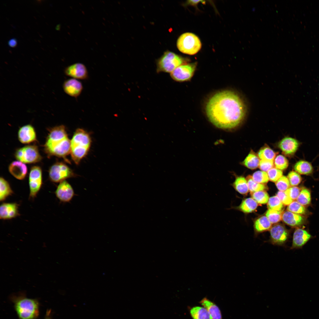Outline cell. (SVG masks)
Returning <instances> with one entry per match:
<instances>
[{
    "label": "cell",
    "mask_w": 319,
    "mask_h": 319,
    "mask_svg": "<svg viewBox=\"0 0 319 319\" xmlns=\"http://www.w3.org/2000/svg\"><path fill=\"white\" fill-rule=\"evenodd\" d=\"M311 236L306 230L297 228L294 231L291 249L302 248L311 238Z\"/></svg>",
    "instance_id": "cell-15"
},
{
    "label": "cell",
    "mask_w": 319,
    "mask_h": 319,
    "mask_svg": "<svg viewBox=\"0 0 319 319\" xmlns=\"http://www.w3.org/2000/svg\"><path fill=\"white\" fill-rule=\"evenodd\" d=\"M258 203L252 198L245 199L242 202L238 208L245 213H249L254 211L258 206Z\"/></svg>",
    "instance_id": "cell-28"
},
{
    "label": "cell",
    "mask_w": 319,
    "mask_h": 319,
    "mask_svg": "<svg viewBox=\"0 0 319 319\" xmlns=\"http://www.w3.org/2000/svg\"><path fill=\"white\" fill-rule=\"evenodd\" d=\"M18 137L20 141L23 144H29L35 141L36 136L34 128L29 124L22 127L19 130Z\"/></svg>",
    "instance_id": "cell-18"
},
{
    "label": "cell",
    "mask_w": 319,
    "mask_h": 319,
    "mask_svg": "<svg viewBox=\"0 0 319 319\" xmlns=\"http://www.w3.org/2000/svg\"><path fill=\"white\" fill-rule=\"evenodd\" d=\"M19 205L16 203H3L0 207V218L4 220L15 218L19 214Z\"/></svg>",
    "instance_id": "cell-16"
},
{
    "label": "cell",
    "mask_w": 319,
    "mask_h": 319,
    "mask_svg": "<svg viewBox=\"0 0 319 319\" xmlns=\"http://www.w3.org/2000/svg\"><path fill=\"white\" fill-rule=\"evenodd\" d=\"M30 190L29 197L34 198L40 191L42 184V174L41 168L38 166L32 167L29 178Z\"/></svg>",
    "instance_id": "cell-8"
},
{
    "label": "cell",
    "mask_w": 319,
    "mask_h": 319,
    "mask_svg": "<svg viewBox=\"0 0 319 319\" xmlns=\"http://www.w3.org/2000/svg\"><path fill=\"white\" fill-rule=\"evenodd\" d=\"M260 161L258 156L251 150L242 163L246 167L253 170L259 166Z\"/></svg>",
    "instance_id": "cell-25"
},
{
    "label": "cell",
    "mask_w": 319,
    "mask_h": 319,
    "mask_svg": "<svg viewBox=\"0 0 319 319\" xmlns=\"http://www.w3.org/2000/svg\"><path fill=\"white\" fill-rule=\"evenodd\" d=\"M177 46L181 52L190 55L197 53L201 48V43L198 37L189 32L183 33L178 38Z\"/></svg>",
    "instance_id": "cell-4"
},
{
    "label": "cell",
    "mask_w": 319,
    "mask_h": 319,
    "mask_svg": "<svg viewBox=\"0 0 319 319\" xmlns=\"http://www.w3.org/2000/svg\"><path fill=\"white\" fill-rule=\"evenodd\" d=\"M287 211L299 214L305 213L306 210L304 206L297 201H293L287 207Z\"/></svg>",
    "instance_id": "cell-36"
},
{
    "label": "cell",
    "mask_w": 319,
    "mask_h": 319,
    "mask_svg": "<svg viewBox=\"0 0 319 319\" xmlns=\"http://www.w3.org/2000/svg\"><path fill=\"white\" fill-rule=\"evenodd\" d=\"M206 115L217 128L230 129L238 126L244 119L246 108L240 97L233 91L218 92L211 97L206 105Z\"/></svg>",
    "instance_id": "cell-1"
},
{
    "label": "cell",
    "mask_w": 319,
    "mask_h": 319,
    "mask_svg": "<svg viewBox=\"0 0 319 319\" xmlns=\"http://www.w3.org/2000/svg\"><path fill=\"white\" fill-rule=\"evenodd\" d=\"M311 195L309 191L306 188L302 189L296 200L297 201L305 206L309 204L311 201Z\"/></svg>",
    "instance_id": "cell-32"
},
{
    "label": "cell",
    "mask_w": 319,
    "mask_h": 319,
    "mask_svg": "<svg viewBox=\"0 0 319 319\" xmlns=\"http://www.w3.org/2000/svg\"><path fill=\"white\" fill-rule=\"evenodd\" d=\"M276 196L284 205H288L293 201V200L286 193L285 191H279L277 192Z\"/></svg>",
    "instance_id": "cell-43"
},
{
    "label": "cell",
    "mask_w": 319,
    "mask_h": 319,
    "mask_svg": "<svg viewBox=\"0 0 319 319\" xmlns=\"http://www.w3.org/2000/svg\"><path fill=\"white\" fill-rule=\"evenodd\" d=\"M190 313L193 319H212L208 311L203 306L193 307L190 310Z\"/></svg>",
    "instance_id": "cell-22"
},
{
    "label": "cell",
    "mask_w": 319,
    "mask_h": 319,
    "mask_svg": "<svg viewBox=\"0 0 319 319\" xmlns=\"http://www.w3.org/2000/svg\"><path fill=\"white\" fill-rule=\"evenodd\" d=\"M301 191L299 188L294 186L289 187L285 191V192L292 200H294L297 198Z\"/></svg>",
    "instance_id": "cell-42"
},
{
    "label": "cell",
    "mask_w": 319,
    "mask_h": 319,
    "mask_svg": "<svg viewBox=\"0 0 319 319\" xmlns=\"http://www.w3.org/2000/svg\"><path fill=\"white\" fill-rule=\"evenodd\" d=\"M89 148L75 146L71 147V155L72 158L76 164H78L81 159L87 154Z\"/></svg>",
    "instance_id": "cell-23"
},
{
    "label": "cell",
    "mask_w": 319,
    "mask_h": 319,
    "mask_svg": "<svg viewBox=\"0 0 319 319\" xmlns=\"http://www.w3.org/2000/svg\"><path fill=\"white\" fill-rule=\"evenodd\" d=\"M274 163L276 168L281 170L286 169L289 165L287 159L281 155H278L275 158Z\"/></svg>",
    "instance_id": "cell-37"
},
{
    "label": "cell",
    "mask_w": 319,
    "mask_h": 319,
    "mask_svg": "<svg viewBox=\"0 0 319 319\" xmlns=\"http://www.w3.org/2000/svg\"><path fill=\"white\" fill-rule=\"evenodd\" d=\"M9 183L3 177L0 178V201H3L13 193Z\"/></svg>",
    "instance_id": "cell-30"
},
{
    "label": "cell",
    "mask_w": 319,
    "mask_h": 319,
    "mask_svg": "<svg viewBox=\"0 0 319 319\" xmlns=\"http://www.w3.org/2000/svg\"><path fill=\"white\" fill-rule=\"evenodd\" d=\"M267 206L269 209L281 211L283 208V204L276 196L269 198Z\"/></svg>",
    "instance_id": "cell-34"
},
{
    "label": "cell",
    "mask_w": 319,
    "mask_h": 319,
    "mask_svg": "<svg viewBox=\"0 0 319 319\" xmlns=\"http://www.w3.org/2000/svg\"><path fill=\"white\" fill-rule=\"evenodd\" d=\"M282 220L285 224L292 227L301 225L305 222V218L302 215L287 211L282 213Z\"/></svg>",
    "instance_id": "cell-20"
},
{
    "label": "cell",
    "mask_w": 319,
    "mask_h": 319,
    "mask_svg": "<svg viewBox=\"0 0 319 319\" xmlns=\"http://www.w3.org/2000/svg\"><path fill=\"white\" fill-rule=\"evenodd\" d=\"M196 66V62L181 65L170 73L171 77L174 80L177 82L188 81L193 77Z\"/></svg>",
    "instance_id": "cell-9"
},
{
    "label": "cell",
    "mask_w": 319,
    "mask_h": 319,
    "mask_svg": "<svg viewBox=\"0 0 319 319\" xmlns=\"http://www.w3.org/2000/svg\"><path fill=\"white\" fill-rule=\"evenodd\" d=\"M271 224L266 216H262L255 222L254 226L255 231L257 233H260L268 230L271 227Z\"/></svg>",
    "instance_id": "cell-26"
},
{
    "label": "cell",
    "mask_w": 319,
    "mask_h": 319,
    "mask_svg": "<svg viewBox=\"0 0 319 319\" xmlns=\"http://www.w3.org/2000/svg\"><path fill=\"white\" fill-rule=\"evenodd\" d=\"M287 178L290 185L292 186L298 185L302 180L301 177L299 174L294 171H291L289 173Z\"/></svg>",
    "instance_id": "cell-39"
},
{
    "label": "cell",
    "mask_w": 319,
    "mask_h": 319,
    "mask_svg": "<svg viewBox=\"0 0 319 319\" xmlns=\"http://www.w3.org/2000/svg\"><path fill=\"white\" fill-rule=\"evenodd\" d=\"M269 146L265 145L258 152V156L260 160L273 161L277 154Z\"/></svg>",
    "instance_id": "cell-29"
},
{
    "label": "cell",
    "mask_w": 319,
    "mask_h": 319,
    "mask_svg": "<svg viewBox=\"0 0 319 319\" xmlns=\"http://www.w3.org/2000/svg\"><path fill=\"white\" fill-rule=\"evenodd\" d=\"M16 158L25 163L36 162L41 159V157L36 146L28 145L18 149L15 153Z\"/></svg>",
    "instance_id": "cell-7"
},
{
    "label": "cell",
    "mask_w": 319,
    "mask_h": 319,
    "mask_svg": "<svg viewBox=\"0 0 319 319\" xmlns=\"http://www.w3.org/2000/svg\"><path fill=\"white\" fill-rule=\"evenodd\" d=\"M267 173L269 180L273 182L277 181L283 175L281 170L274 167L268 171Z\"/></svg>",
    "instance_id": "cell-41"
},
{
    "label": "cell",
    "mask_w": 319,
    "mask_h": 319,
    "mask_svg": "<svg viewBox=\"0 0 319 319\" xmlns=\"http://www.w3.org/2000/svg\"><path fill=\"white\" fill-rule=\"evenodd\" d=\"M10 173L15 178L22 180L25 178L27 173V168L26 165L20 161L12 162L9 167Z\"/></svg>",
    "instance_id": "cell-19"
},
{
    "label": "cell",
    "mask_w": 319,
    "mask_h": 319,
    "mask_svg": "<svg viewBox=\"0 0 319 319\" xmlns=\"http://www.w3.org/2000/svg\"><path fill=\"white\" fill-rule=\"evenodd\" d=\"M300 145L296 139L289 137L282 139L279 143L278 147L285 155L290 156L294 155L297 151Z\"/></svg>",
    "instance_id": "cell-14"
},
{
    "label": "cell",
    "mask_w": 319,
    "mask_h": 319,
    "mask_svg": "<svg viewBox=\"0 0 319 319\" xmlns=\"http://www.w3.org/2000/svg\"><path fill=\"white\" fill-rule=\"evenodd\" d=\"M201 2H204V1L201 0H189L188 1L187 3L188 4L190 5H195Z\"/></svg>",
    "instance_id": "cell-47"
},
{
    "label": "cell",
    "mask_w": 319,
    "mask_h": 319,
    "mask_svg": "<svg viewBox=\"0 0 319 319\" xmlns=\"http://www.w3.org/2000/svg\"><path fill=\"white\" fill-rule=\"evenodd\" d=\"M252 177L255 182L260 184L266 183L269 180L267 173L262 171H258L254 172Z\"/></svg>",
    "instance_id": "cell-38"
},
{
    "label": "cell",
    "mask_w": 319,
    "mask_h": 319,
    "mask_svg": "<svg viewBox=\"0 0 319 319\" xmlns=\"http://www.w3.org/2000/svg\"><path fill=\"white\" fill-rule=\"evenodd\" d=\"M64 73L67 76L78 80H86L88 78V73L85 65L80 63L71 65L65 69Z\"/></svg>",
    "instance_id": "cell-11"
},
{
    "label": "cell",
    "mask_w": 319,
    "mask_h": 319,
    "mask_svg": "<svg viewBox=\"0 0 319 319\" xmlns=\"http://www.w3.org/2000/svg\"><path fill=\"white\" fill-rule=\"evenodd\" d=\"M252 198L258 203L264 204L268 203L269 199L268 194L265 191L251 193Z\"/></svg>",
    "instance_id": "cell-33"
},
{
    "label": "cell",
    "mask_w": 319,
    "mask_h": 319,
    "mask_svg": "<svg viewBox=\"0 0 319 319\" xmlns=\"http://www.w3.org/2000/svg\"><path fill=\"white\" fill-rule=\"evenodd\" d=\"M51 310L47 309L46 312L44 319H52Z\"/></svg>",
    "instance_id": "cell-46"
},
{
    "label": "cell",
    "mask_w": 319,
    "mask_h": 319,
    "mask_svg": "<svg viewBox=\"0 0 319 319\" xmlns=\"http://www.w3.org/2000/svg\"><path fill=\"white\" fill-rule=\"evenodd\" d=\"M199 302L207 310L210 314L212 319H222L220 309L214 302L205 297L203 298Z\"/></svg>",
    "instance_id": "cell-21"
},
{
    "label": "cell",
    "mask_w": 319,
    "mask_h": 319,
    "mask_svg": "<svg viewBox=\"0 0 319 319\" xmlns=\"http://www.w3.org/2000/svg\"><path fill=\"white\" fill-rule=\"evenodd\" d=\"M276 185L279 191H286L290 186L288 178L283 175L276 182Z\"/></svg>",
    "instance_id": "cell-40"
},
{
    "label": "cell",
    "mask_w": 319,
    "mask_h": 319,
    "mask_svg": "<svg viewBox=\"0 0 319 319\" xmlns=\"http://www.w3.org/2000/svg\"><path fill=\"white\" fill-rule=\"evenodd\" d=\"M232 185L234 189L240 194H245L249 191L246 179L243 177H236Z\"/></svg>",
    "instance_id": "cell-27"
},
{
    "label": "cell",
    "mask_w": 319,
    "mask_h": 319,
    "mask_svg": "<svg viewBox=\"0 0 319 319\" xmlns=\"http://www.w3.org/2000/svg\"><path fill=\"white\" fill-rule=\"evenodd\" d=\"M63 90L67 94L77 98L81 94L83 89L82 83L79 80L70 78L65 80L63 85Z\"/></svg>",
    "instance_id": "cell-13"
},
{
    "label": "cell",
    "mask_w": 319,
    "mask_h": 319,
    "mask_svg": "<svg viewBox=\"0 0 319 319\" xmlns=\"http://www.w3.org/2000/svg\"><path fill=\"white\" fill-rule=\"evenodd\" d=\"M71 147L81 146L90 147L91 140L89 135L83 129L78 128L71 141Z\"/></svg>",
    "instance_id": "cell-17"
},
{
    "label": "cell",
    "mask_w": 319,
    "mask_h": 319,
    "mask_svg": "<svg viewBox=\"0 0 319 319\" xmlns=\"http://www.w3.org/2000/svg\"><path fill=\"white\" fill-rule=\"evenodd\" d=\"M249 191L251 193L265 191L267 189V186L264 184L258 183L253 179L252 176L249 175L246 178Z\"/></svg>",
    "instance_id": "cell-31"
},
{
    "label": "cell",
    "mask_w": 319,
    "mask_h": 319,
    "mask_svg": "<svg viewBox=\"0 0 319 319\" xmlns=\"http://www.w3.org/2000/svg\"><path fill=\"white\" fill-rule=\"evenodd\" d=\"M19 319H37L39 315L40 303L38 299L27 297L24 293L10 297Z\"/></svg>",
    "instance_id": "cell-2"
},
{
    "label": "cell",
    "mask_w": 319,
    "mask_h": 319,
    "mask_svg": "<svg viewBox=\"0 0 319 319\" xmlns=\"http://www.w3.org/2000/svg\"><path fill=\"white\" fill-rule=\"evenodd\" d=\"M72 171L66 165L57 162L50 168L49 175L50 180L55 183L61 182L75 176Z\"/></svg>",
    "instance_id": "cell-6"
},
{
    "label": "cell",
    "mask_w": 319,
    "mask_h": 319,
    "mask_svg": "<svg viewBox=\"0 0 319 319\" xmlns=\"http://www.w3.org/2000/svg\"><path fill=\"white\" fill-rule=\"evenodd\" d=\"M282 213L281 211L268 209L266 215L271 224H275L282 220Z\"/></svg>",
    "instance_id": "cell-35"
},
{
    "label": "cell",
    "mask_w": 319,
    "mask_h": 319,
    "mask_svg": "<svg viewBox=\"0 0 319 319\" xmlns=\"http://www.w3.org/2000/svg\"><path fill=\"white\" fill-rule=\"evenodd\" d=\"M294 167L295 171L300 174L310 175L313 171L312 164L305 160H299L296 163Z\"/></svg>",
    "instance_id": "cell-24"
},
{
    "label": "cell",
    "mask_w": 319,
    "mask_h": 319,
    "mask_svg": "<svg viewBox=\"0 0 319 319\" xmlns=\"http://www.w3.org/2000/svg\"><path fill=\"white\" fill-rule=\"evenodd\" d=\"M55 193L60 201L64 202L70 201L74 195L72 187L65 180L60 183L57 188Z\"/></svg>",
    "instance_id": "cell-12"
},
{
    "label": "cell",
    "mask_w": 319,
    "mask_h": 319,
    "mask_svg": "<svg viewBox=\"0 0 319 319\" xmlns=\"http://www.w3.org/2000/svg\"><path fill=\"white\" fill-rule=\"evenodd\" d=\"M274 165L273 161L260 160L258 167L262 171L266 172L273 168Z\"/></svg>",
    "instance_id": "cell-44"
},
{
    "label": "cell",
    "mask_w": 319,
    "mask_h": 319,
    "mask_svg": "<svg viewBox=\"0 0 319 319\" xmlns=\"http://www.w3.org/2000/svg\"><path fill=\"white\" fill-rule=\"evenodd\" d=\"M69 140L64 125L51 128L45 144V149L49 155L57 156L67 143Z\"/></svg>",
    "instance_id": "cell-3"
},
{
    "label": "cell",
    "mask_w": 319,
    "mask_h": 319,
    "mask_svg": "<svg viewBox=\"0 0 319 319\" xmlns=\"http://www.w3.org/2000/svg\"><path fill=\"white\" fill-rule=\"evenodd\" d=\"M270 242L274 245H284L289 237V232L282 225L278 224L274 225L270 229Z\"/></svg>",
    "instance_id": "cell-10"
},
{
    "label": "cell",
    "mask_w": 319,
    "mask_h": 319,
    "mask_svg": "<svg viewBox=\"0 0 319 319\" xmlns=\"http://www.w3.org/2000/svg\"><path fill=\"white\" fill-rule=\"evenodd\" d=\"M8 44L9 47L12 48H14L17 45V40L15 38L11 39L8 41Z\"/></svg>",
    "instance_id": "cell-45"
},
{
    "label": "cell",
    "mask_w": 319,
    "mask_h": 319,
    "mask_svg": "<svg viewBox=\"0 0 319 319\" xmlns=\"http://www.w3.org/2000/svg\"><path fill=\"white\" fill-rule=\"evenodd\" d=\"M185 62L182 57L173 53L167 51L157 61V71L158 73L162 72L171 73Z\"/></svg>",
    "instance_id": "cell-5"
}]
</instances>
